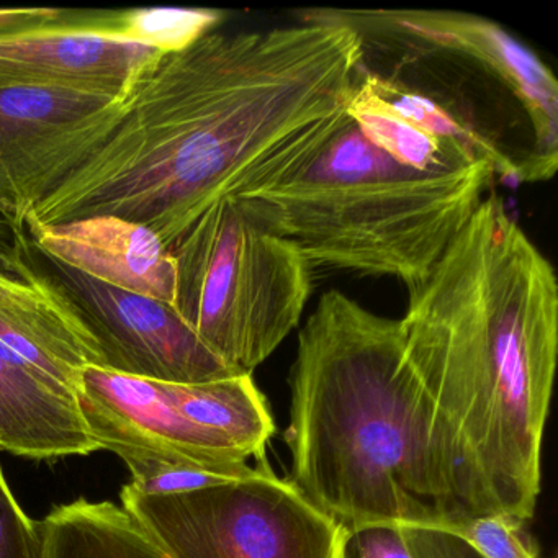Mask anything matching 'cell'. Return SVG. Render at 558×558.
<instances>
[{"instance_id":"6da1fadb","label":"cell","mask_w":558,"mask_h":558,"mask_svg":"<svg viewBox=\"0 0 558 558\" xmlns=\"http://www.w3.org/2000/svg\"><path fill=\"white\" fill-rule=\"evenodd\" d=\"M296 17L267 31L215 28L162 54L109 136L28 208L25 227L112 215L171 250L211 205L305 165L348 122L365 48L344 25Z\"/></svg>"},{"instance_id":"7a4b0ae2","label":"cell","mask_w":558,"mask_h":558,"mask_svg":"<svg viewBox=\"0 0 558 558\" xmlns=\"http://www.w3.org/2000/svg\"><path fill=\"white\" fill-rule=\"evenodd\" d=\"M408 295L404 361L420 387L437 527L531 521L557 365L554 267L488 192Z\"/></svg>"},{"instance_id":"3957f363","label":"cell","mask_w":558,"mask_h":558,"mask_svg":"<svg viewBox=\"0 0 558 558\" xmlns=\"http://www.w3.org/2000/svg\"><path fill=\"white\" fill-rule=\"evenodd\" d=\"M289 482L344 531L437 527L426 486L420 387L400 319L339 290L319 299L290 372Z\"/></svg>"},{"instance_id":"277c9868","label":"cell","mask_w":558,"mask_h":558,"mask_svg":"<svg viewBox=\"0 0 558 558\" xmlns=\"http://www.w3.org/2000/svg\"><path fill=\"white\" fill-rule=\"evenodd\" d=\"M495 181L485 161L449 172L400 165L348 119L305 165L233 198L312 267L393 277L410 293L423 286Z\"/></svg>"},{"instance_id":"5b68a950","label":"cell","mask_w":558,"mask_h":558,"mask_svg":"<svg viewBox=\"0 0 558 558\" xmlns=\"http://www.w3.org/2000/svg\"><path fill=\"white\" fill-rule=\"evenodd\" d=\"M174 310L228 365L253 374L299 326L313 267L233 197L211 205L171 247Z\"/></svg>"},{"instance_id":"8992f818","label":"cell","mask_w":558,"mask_h":558,"mask_svg":"<svg viewBox=\"0 0 558 558\" xmlns=\"http://www.w3.org/2000/svg\"><path fill=\"white\" fill-rule=\"evenodd\" d=\"M122 506L172 558H339L344 529L269 463L254 475Z\"/></svg>"},{"instance_id":"52a82bcc","label":"cell","mask_w":558,"mask_h":558,"mask_svg":"<svg viewBox=\"0 0 558 558\" xmlns=\"http://www.w3.org/2000/svg\"><path fill=\"white\" fill-rule=\"evenodd\" d=\"M305 17L344 25L364 47L390 48L401 61H470L483 68L527 119L537 158L557 171L558 83L501 25L463 12L417 9H310Z\"/></svg>"},{"instance_id":"ba28073f","label":"cell","mask_w":558,"mask_h":558,"mask_svg":"<svg viewBox=\"0 0 558 558\" xmlns=\"http://www.w3.org/2000/svg\"><path fill=\"white\" fill-rule=\"evenodd\" d=\"M40 256L45 272L74 303L93 336L100 367L168 384H207L241 375L168 303L116 289Z\"/></svg>"},{"instance_id":"9c48e42d","label":"cell","mask_w":558,"mask_h":558,"mask_svg":"<svg viewBox=\"0 0 558 558\" xmlns=\"http://www.w3.org/2000/svg\"><path fill=\"white\" fill-rule=\"evenodd\" d=\"M162 54L133 40L132 9L63 11L50 24L0 34V89L64 87L119 99Z\"/></svg>"},{"instance_id":"30bf717a","label":"cell","mask_w":558,"mask_h":558,"mask_svg":"<svg viewBox=\"0 0 558 558\" xmlns=\"http://www.w3.org/2000/svg\"><path fill=\"white\" fill-rule=\"evenodd\" d=\"M76 403L90 439L110 452H148L208 463H254L227 440L189 420L172 384L87 365ZM264 463V462H263Z\"/></svg>"},{"instance_id":"8fae6325","label":"cell","mask_w":558,"mask_h":558,"mask_svg":"<svg viewBox=\"0 0 558 558\" xmlns=\"http://www.w3.org/2000/svg\"><path fill=\"white\" fill-rule=\"evenodd\" d=\"M38 253L90 279L174 308L178 267L148 228L112 215L28 230Z\"/></svg>"},{"instance_id":"7c38bea8","label":"cell","mask_w":558,"mask_h":558,"mask_svg":"<svg viewBox=\"0 0 558 558\" xmlns=\"http://www.w3.org/2000/svg\"><path fill=\"white\" fill-rule=\"evenodd\" d=\"M0 315L100 367L99 352L74 303L38 263L24 221L0 208Z\"/></svg>"},{"instance_id":"4fadbf2b","label":"cell","mask_w":558,"mask_h":558,"mask_svg":"<svg viewBox=\"0 0 558 558\" xmlns=\"http://www.w3.org/2000/svg\"><path fill=\"white\" fill-rule=\"evenodd\" d=\"M0 450L34 460L99 450L74 393L28 371L4 345H0Z\"/></svg>"},{"instance_id":"5bb4252c","label":"cell","mask_w":558,"mask_h":558,"mask_svg":"<svg viewBox=\"0 0 558 558\" xmlns=\"http://www.w3.org/2000/svg\"><path fill=\"white\" fill-rule=\"evenodd\" d=\"M45 558H172L151 534L112 501L77 498L44 521Z\"/></svg>"},{"instance_id":"9a60e30c","label":"cell","mask_w":558,"mask_h":558,"mask_svg":"<svg viewBox=\"0 0 558 558\" xmlns=\"http://www.w3.org/2000/svg\"><path fill=\"white\" fill-rule=\"evenodd\" d=\"M364 73L349 100L345 113L372 145L400 165L420 171H462L483 161L463 146L437 138L401 116L368 86Z\"/></svg>"},{"instance_id":"2e32d148","label":"cell","mask_w":558,"mask_h":558,"mask_svg":"<svg viewBox=\"0 0 558 558\" xmlns=\"http://www.w3.org/2000/svg\"><path fill=\"white\" fill-rule=\"evenodd\" d=\"M113 100L117 99L64 87L0 89V161L106 109Z\"/></svg>"},{"instance_id":"e0dca14e","label":"cell","mask_w":558,"mask_h":558,"mask_svg":"<svg viewBox=\"0 0 558 558\" xmlns=\"http://www.w3.org/2000/svg\"><path fill=\"white\" fill-rule=\"evenodd\" d=\"M119 457L130 470V482L125 488L143 496L197 492L221 483L246 478L267 465V462L225 465L148 452H122Z\"/></svg>"},{"instance_id":"ac0fdd59","label":"cell","mask_w":558,"mask_h":558,"mask_svg":"<svg viewBox=\"0 0 558 558\" xmlns=\"http://www.w3.org/2000/svg\"><path fill=\"white\" fill-rule=\"evenodd\" d=\"M527 522L514 515L496 514L473 519L453 529L485 558H538V547Z\"/></svg>"},{"instance_id":"d6986e66","label":"cell","mask_w":558,"mask_h":558,"mask_svg":"<svg viewBox=\"0 0 558 558\" xmlns=\"http://www.w3.org/2000/svg\"><path fill=\"white\" fill-rule=\"evenodd\" d=\"M0 558H45L44 527L15 498L0 466Z\"/></svg>"},{"instance_id":"ffe728a7","label":"cell","mask_w":558,"mask_h":558,"mask_svg":"<svg viewBox=\"0 0 558 558\" xmlns=\"http://www.w3.org/2000/svg\"><path fill=\"white\" fill-rule=\"evenodd\" d=\"M339 558H414L400 524H372L342 534Z\"/></svg>"},{"instance_id":"44dd1931","label":"cell","mask_w":558,"mask_h":558,"mask_svg":"<svg viewBox=\"0 0 558 558\" xmlns=\"http://www.w3.org/2000/svg\"><path fill=\"white\" fill-rule=\"evenodd\" d=\"M414 558H485L465 538L447 529L400 524Z\"/></svg>"},{"instance_id":"7402d4cb","label":"cell","mask_w":558,"mask_h":558,"mask_svg":"<svg viewBox=\"0 0 558 558\" xmlns=\"http://www.w3.org/2000/svg\"><path fill=\"white\" fill-rule=\"evenodd\" d=\"M61 14H63L61 9H0V34H14V32L40 27V25L57 21Z\"/></svg>"}]
</instances>
